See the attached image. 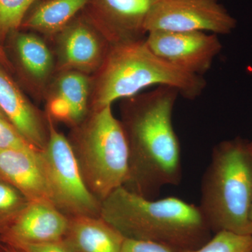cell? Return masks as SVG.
<instances>
[{
	"instance_id": "27",
	"label": "cell",
	"mask_w": 252,
	"mask_h": 252,
	"mask_svg": "<svg viewBox=\"0 0 252 252\" xmlns=\"http://www.w3.org/2000/svg\"><path fill=\"white\" fill-rule=\"evenodd\" d=\"M250 220H251V222L252 223V205L251 212H250Z\"/></svg>"
},
{
	"instance_id": "25",
	"label": "cell",
	"mask_w": 252,
	"mask_h": 252,
	"mask_svg": "<svg viewBox=\"0 0 252 252\" xmlns=\"http://www.w3.org/2000/svg\"><path fill=\"white\" fill-rule=\"evenodd\" d=\"M1 252H23L14 247L2 243H1Z\"/></svg>"
},
{
	"instance_id": "4",
	"label": "cell",
	"mask_w": 252,
	"mask_h": 252,
	"mask_svg": "<svg viewBox=\"0 0 252 252\" xmlns=\"http://www.w3.org/2000/svg\"><path fill=\"white\" fill-rule=\"evenodd\" d=\"M252 142H220L203 176L199 208L210 229L252 235Z\"/></svg>"
},
{
	"instance_id": "18",
	"label": "cell",
	"mask_w": 252,
	"mask_h": 252,
	"mask_svg": "<svg viewBox=\"0 0 252 252\" xmlns=\"http://www.w3.org/2000/svg\"><path fill=\"white\" fill-rule=\"evenodd\" d=\"M29 203L18 189L0 177V235Z\"/></svg>"
},
{
	"instance_id": "26",
	"label": "cell",
	"mask_w": 252,
	"mask_h": 252,
	"mask_svg": "<svg viewBox=\"0 0 252 252\" xmlns=\"http://www.w3.org/2000/svg\"><path fill=\"white\" fill-rule=\"evenodd\" d=\"M0 117L4 118V119H6V118L5 117V116L4 115V114H2V112H1V111H0ZM6 120H7V119H6Z\"/></svg>"
},
{
	"instance_id": "19",
	"label": "cell",
	"mask_w": 252,
	"mask_h": 252,
	"mask_svg": "<svg viewBox=\"0 0 252 252\" xmlns=\"http://www.w3.org/2000/svg\"><path fill=\"white\" fill-rule=\"evenodd\" d=\"M39 0H0V42L19 31L28 11Z\"/></svg>"
},
{
	"instance_id": "8",
	"label": "cell",
	"mask_w": 252,
	"mask_h": 252,
	"mask_svg": "<svg viewBox=\"0 0 252 252\" xmlns=\"http://www.w3.org/2000/svg\"><path fill=\"white\" fill-rule=\"evenodd\" d=\"M145 42L167 63L200 76L210 70L222 49L218 35L205 32L152 31L147 33Z\"/></svg>"
},
{
	"instance_id": "22",
	"label": "cell",
	"mask_w": 252,
	"mask_h": 252,
	"mask_svg": "<svg viewBox=\"0 0 252 252\" xmlns=\"http://www.w3.org/2000/svg\"><path fill=\"white\" fill-rule=\"evenodd\" d=\"M5 244L14 247L23 252H76L64 239L49 243Z\"/></svg>"
},
{
	"instance_id": "21",
	"label": "cell",
	"mask_w": 252,
	"mask_h": 252,
	"mask_svg": "<svg viewBox=\"0 0 252 252\" xmlns=\"http://www.w3.org/2000/svg\"><path fill=\"white\" fill-rule=\"evenodd\" d=\"M0 149H22V150H39L32 145L12 124L0 117Z\"/></svg>"
},
{
	"instance_id": "28",
	"label": "cell",
	"mask_w": 252,
	"mask_h": 252,
	"mask_svg": "<svg viewBox=\"0 0 252 252\" xmlns=\"http://www.w3.org/2000/svg\"><path fill=\"white\" fill-rule=\"evenodd\" d=\"M0 252H1V243H0Z\"/></svg>"
},
{
	"instance_id": "15",
	"label": "cell",
	"mask_w": 252,
	"mask_h": 252,
	"mask_svg": "<svg viewBox=\"0 0 252 252\" xmlns=\"http://www.w3.org/2000/svg\"><path fill=\"white\" fill-rule=\"evenodd\" d=\"M64 239L76 252H120L126 238L100 217L75 216Z\"/></svg>"
},
{
	"instance_id": "6",
	"label": "cell",
	"mask_w": 252,
	"mask_h": 252,
	"mask_svg": "<svg viewBox=\"0 0 252 252\" xmlns=\"http://www.w3.org/2000/svg\"><path fill=\"white\" fill-rule=\"evenodd\" d=\"M49 137L39 157L55 206L70 217H99L101 202L86 185L71 142L47 114Z\"/></svg>"
},
{
	"instance_id": "5",
	"label": "cell",
	"mask_w": 252,
	"mask_h": 252,
	"mask_svg": "<svg viewBox=\"0 0 252 252\" xmlns=\"http://www.w3.org/2000/svg\"><path fill=\"white\" fill-rule=\"evenodd\" d=\"M84 121L73 147L83 177L92 193L102 202L130 177L128 141L112 105L93 110Z\"/></svg>"
},
{
	"instance_id": "2",
	"label": "cell",
	"mask_w": 252,
	"mask_h": 252,
	"mask_svg": "<svg viewBox=\"0 0 252 252\" xmlns=\"http://www.w3.org/2000/svg\"><path fill=\"white\" fill-rule=\"evenodd\" d=\"M99 217L126 239L182 251L199 248L210 239L211 229L198 205L177 197L149 199L119 187L101 202Z\"/></svg>"
},
{
	"instance_id": "1",
	"label": "cell",
	"mask_w": 252,
	"mask_h": 252,
	"mask_svg": "<svg viewBox=\"0 0 252 252\" xmlns=\"http://www.w3.org/2000/svg\"><path fill=\"white\" fill-rule=\"evenodd\" d=\"M179 94L160 86L122 99L121 122L130 153V177L124 187L144 198L154 199L164 187L182 181L180 142L172 125Z\"/></svg>"
},
{
	"instance_id": "14",
	"label": "cell",
	"mask_w": 252,
	"mask_h": 252,
	"mask_svg": "<svg viewBox=\"0 0 252 252\" xmlns=\"http://www.w3.org/2000/svg\"><path fill=\"white\" fill-rule=\"evenodd\" d=\"M49 93L51 117L79 125L85 120L90 104L91 79L76 71L60 72Z\"/></svg>"
},
{
	"instance_id": "7",
	"label": "cell",
	"mask_w": 252,
	"mask_h": 252,
	"mask_svg": "<svg viewBox=\"0 0 252 252\" xmlns=\"http://www.w3.org/2000/svg\"><path fill=\"white\" fill-rule=\"evenodd\" d=\"M237 21L219 0H159L145 23L152 31L205 32L228 34Z\"/></svg>"
},
{
	"instance_id": "17",
	"label": "cell",
	"mask_w": 252,
	"mask_h": 252,
	"mask_svg": "<svg viewBox=\"0 0 252 252\" xmlns=\"http://www.w3.org/2000/svg\"><path fill=\"white\" fill-rule=\"evenodd\" d=\"M10 36L14 37L13 48L21 71L32 84L45 88L56 70L54 56L49 46L32 32L18 31Z\"/></svg>"
},
{
	"instance_id": "9",
	"label": "cell",
	"mask_w": 252,
	"mask_h": 252,
	"mask_svg": "<svg viewBox=\"0 0 252 252\" xmlns=\"http://www.w3.org/2000/svg\"><path fill=\"white\" fill-rule=\"evenodd\" d=\"M57 37V70L76 71L89 75L102 66L110 43L82 11Z\"/></svg>"
},
{
	"instance_id": "13",
	"label": "cell",
	"mask_w": 252,
	"mask_h": 252,
	"mask_svg": "<svg viewBox=\"0 0 252 252\" xmlns=\"http://www.w3.org/2000/svg\"><path fill=\"white\" fill-rule=\"evenodd\" d=\"M39 152L0 149V177L18 189L30 202H47L54 205Z\"/></svg>"
},
{
	"instance_id": "16",
	"label": "cell",
	"mask_w": 252,
	"mask_h": 252,
	"mask_svg": "<svg viewBox=\"0 0 252 252\" xmlns=\"http://www.w3.org/2000/svg\"><path fill=\"white\" fill-rule=\"evenodd\" d=\"M91 0H39L28 11L20 30L55 37Z\"/></svg>"
},
{
	"instance_id": "20",
	"label": "cell",
	"mask_w": 252,
	"mask_h": 252,
	"mask_svg": "<svg viewBox=\"0 0 252 252\" xmlns=\"http://www.w3.org/2000/svg\"><path fill=\"white\" fill-rule=\"evenodd\" d=\"M182 252H252V235L222 230L199 248Z\"/></svg>"
},
{
	"instance_id": "3",
	"label": "cell",
	"mask_w": 252,
	"mask_h": 252,
	"mask_svg": "<svg viewBox=\"0 0 252 252\" xmlns=\"http://www.w3.org/2000/svg\"><path fill=\"white\" fill-rule=\"evenodd\" d=\"M94 78L90 97L93 110L133 97L150 86L173 88L190 100L201 95L207 86L203 76L185 72L154 54L145 38L111 44Z\"/></svg>"
},
{
	"instance_id": "10",
	"label": "cell",
	"mask_w": 252,
	"mask_h": 252,
	"mask_svg": "<svg viewBox=\"0 0 252 252\" xmlns=\"http://www.w3.org/2000/svg\"><path fill=\"white\" fill-rule=\"evenodd\" d=\"M159 0H91L83 14L110 44L143 39L145 23Z\"/></svg>"
},
{
	"instance_id": "11",
	"label": "cell",
	"mask_w": 252,
	"mask_h": 252,
	"mask_svg": "<svg viewBox=\"0 0 252 252\" xmlns=\"http://www.w3.org/2000/svg\"><path fill=\"white\" fill-rule=\"evenodd\" d=\"M69 218L53 204L30 202L0 235L3 243H41L63 240Z\"/></svg>"
},
{
	"instance_id": "24",
	"label": "cell",
	"mask_w": 252,
	"mask_h": 252,
	"mask_svg": "<svg viewBox=\"0 0 252 252\" xmlns=\"http://www.w3.org/2000/svg\"><path fill=\"white\" fill-rule=\"evenodd\" d=\"M0 63L8 72H9L11 71L14 70V66H13L12 63H11L9 57H8L7 54H6V51H5L4 46H3L1 42H0Z\"/></svg>"
},
{
	"instance_id": "12",
	"label": "cell",
	"mask_w": 252,
	"mask_h": 252,
	"mask_svg": "<svg viewBox=\"0 0 252 252\" xmlns=\"http://www.w3.org/2000/svg\"><path fill=\"white\" fill-rule=\"evenodd\" d=\"M0 63V111L36 148L42 150L49 137L47 119L23 94Z\"/></svg>"
},
{
	"instance_id": "23",
	"label": "cell",
	"mask_w": 252,
	"mask_h": 252,
	"mask_svg": "<svg viewBox=\"0 0 252 252\" xmlns=\"http://www.w3.org/2000/svg\"><path fill=\"white\" fill-rule=\"evenodd\" d=\"M120 252H182V251L165 244L126 238Z\"/></svg>"
}]
</instances>
